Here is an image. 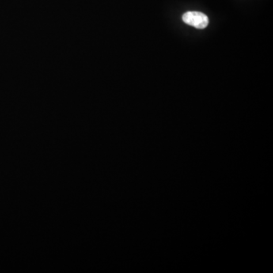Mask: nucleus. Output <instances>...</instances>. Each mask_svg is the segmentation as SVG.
Masks as SVG:
<instances>
[{
  "instance_id": "nucleus-1",
  "label": "nucleus",
  "mask_w": 273,
  "mask_h": 273,
  "mask_svg": "<svg viewBox=\"0 0 273 273\" xmlns=\"http://www.w3.org/2000/svg\"><path fill=\"white\" fill-rule=\"evenodd\" d=\"M182 20L188 25L198 29H204L209 24V18L200 12H187L182 16Z\"/></svg>"
}]
</instances>
